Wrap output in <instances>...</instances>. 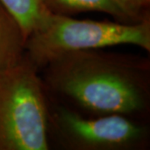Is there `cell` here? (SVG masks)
Here are the masks:
<instances>
[{
	"label": "cell",
	"instance_id": "obj_1",
	"mask_svg": "<svg viewBox=\"0 0 150 150\" xmlns=\"http://www.w3.org/2000/svg\"><path fill=\"white\" fill-rule=\"evenodd\" d=\"M43 69L49 99L83 115L145 122L149 114V58L92 49L62 55Z\"/></svg>",
	"mask_w": 150,
	"mask_h": 150
},
{
	"label": "cell",
	"instance_id": "obj_2",
	"mask_svg": "<svg viewBox=\"0 0 150 150\" xmlns=\"http://www.w3.org/2000/svg\"><path fill=\"white\" fill-rule=\"evenodd\" d=\"M26 55L0 73V150H48L49 98Z\"/></svg>",
	"mask_w": 150,
	"mask_h": 150
},
{
	"label": "cell",
	"instance_id": "obj_3",
	"mask_svg": "<svg viewBox=\"0 0 150 150\" xmlns=\"http://www.w3.org/2000/svg\"><path fill=\"white\" fill-rule=\"evenodd\" d=\"M117 45H134L150 52V21H94L51 13L27 38L25 55L42 69L62 55Z\"/></svg>",
	"mask_w": 150,
	"mask_h": 150
},
{
	"label": "cell",
	"instance_id": "obj_4",
	"mask_svg": "<svg viewBox=\"0 0 150 150\" xmlns=\"http://www.w3.org/2000/svg\"><path fill=\"white\" fill-rule=\"evenodd\" d=\"M48 139L66 150H143L147 123L122 115L85 116L49 99Z\"/></svg>",
	"mask_w": 150,
	"mask_h": 150
},
{
	"label": "cell",
	"instance_id": "obj_5",
	"mask_svg": "<svg viewBox=\"0 0 150 150\" xmlns=\"http://www.w3.org/2000/svg\"><path fill=\"white\" fill-rule=\"evenodd\" d=\"M26 40L19 23L0 4V73L24 57Z\"/></svg>",
	"mask_w": 150,
	"mask_h": 150
},
{
	"label": "cell",
	"instance_id": "obj_6",
	"mask_svg": "<svg viewBox=\"0 0 150 150\" xmlns=\"http://www.w3.org/2000/svg\"><path fill=\"white\" fill-rule=\"evenodd\" d=\"M54 14L74 17L79 13L97 12L110 15L118 21L131 23L112 0H44Z\"/></svg>",
	"mask_w": 150,
	"mask_h": 150
},
{
	"label": "cell",
	"instance_id": "obj_7",
	"mask_svg": "<svg viewBox=\"0 0 150 150\" xmlns=\"http://www.w3.org/2000/svg\"><path fill=\"white\" fill-rule=\"evenodd\" d=\"M0 4L19 23L26 38L41 27L51 14L44 0H0Z\"/></svg>",
	"mask_w": 150,
	"mask_h": 150
},
{
	"label": "cell",
	"instance_id": "obj_8",
	"mask_svg": "<svg viewBox=\"0 0 150 150\" xmlns=\"http://www.w3.org/2000/svg\"><path fill=\"white\" fill-rule=\"evenodd\" d=\"M131 23L150 21V0H112Z\"/></svg>",
	"mask_w": 150,
	"mask_h": 150
}]
</instances>
